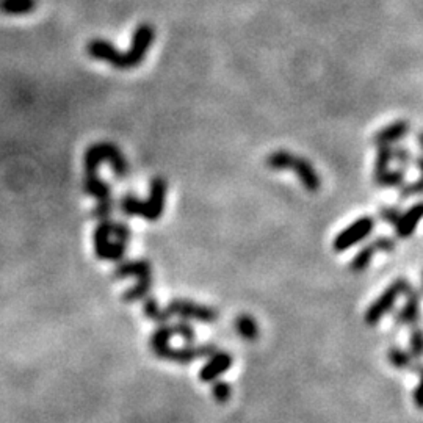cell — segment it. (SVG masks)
<instances>
[{
	"label": "cell",
	"instance_id": "277c9868",
	"mask_svg": "<svg viewBox=\"0 0 423 423\" xmlns=\"http://www.w3.org/2000/svg\"><path fill=\"white\" fill-rule=\"evenodd\" d=\"M155 38V30L151 24H140L132 35L129 50L123 52V69H132L140 64Z\"/></svg>",
	"mask_w": 423,
	"mask_h": 423
},
{
	"label": "cell",
	"instance_id": "d6986e66",
	"mask_svg": "<svg viewBox=\"0 0 423 423\" xmlns=\"http://www.w3.org/2000/svg\"><path fill=\"white\" fill-rule=\"evenodd\" d=\"M234 326L235 331L239 333V335L244 340L253 342L259 337V326H257V321L253 319V315L240 314L235 319Z\"/></svg>",
	"mask_w": 423,
	"mask_h": 423
},
{
	"label": "cell",
	"instance_id": "6da1fadb",
	"mask_svg": "<svg viewBox=\"0 0 423 423\" xmlns=\"http://www.w3.org/2000/svg\"><path fill=\"white\" fill-rule=\"evenodd\" d=\"M168 183L162 176H157L151 182L149 197L146 201H141L134 195H125L120 202V207L127 216H141L148 221L160 220L165 210V202H167Z\"/></svg>",
	"mask_w": 423,
	"mask_h": 423
},
{
	"label": "cell",
	"instance_id": "4dcf8cb0",
	"mask_svg": "<svg viewBox=\"0 0 423 423\" xmlns=\"http://www.w3.org/2000/svg\"><path fill=\"white\" fill-rule=\"evenodd\" d=\"M401 212L396 209V207H381L380 209V218L382 221H387L389 224H394L396 223V220H398Z\"/></svg>",
	"mask_w": 423,
	"mask_h": 423
},
{
	"label": "cell",
	"instance_id": "ffe728a7",
	"mask_svg": "<svg viewBox=\"0 0 423 423\" xmlns=\"http://www.w3.org/2000/svg\"><path fill=\"white\" fill-rule=\"evenodd\" d=\"M389 362L398 370H414L415 373H420V363L415 362L409 352H405L401 348H391L389 349Z\"/></svg>",
	"mask_w": 423,
	"mask_h": 423
},
{
	"label": "cell",
	"instance_id": "2e32d148",
	"mask_svg": "<svg viewBox=\"0 0 423 423\" xmlns=\"http://www.w3.org/2000/svg\"><path fill=\"white\" fill-rule=\"evenodd\" d=\"M137 284L123 293L124 303H135L146 298L152 287V273H144L137 277Z\"/></svg>",
	"mask_w": 423,
	"mask_h": 423
},
{
	"label": "cell",
	"instance_id": "30bf717a",
	"mask_svg": "<svg viewBox=\"0 0 423 423\" xmlns=\"http://www.w3.org/2000/svg\"><path fill=\"white\" fill-rule=\"evenodd\" d=\"M234 358L233 354L228 352H216L209 356V361L206 362V366L201 368L200 372V380L202 382H214L218 378H220L221 375H224L228 372V370L233 367Z\"/></svg>",
	"mask_w": 423,
	"mask_h": 423
},
{
	"label": "cell",
	"instance_id": "8fae6325",
	"mask_svg": "<svg viewBox=\"0 0 423 423\" xmlns=\"http://www.w3.org/2000/svg\"><path fill=\"white\" fill-rule=\"evenodd\" d=\"M422 214H423V204L420 201L412 204L406 212H401L398 220H396V223L394 224L395 234L398 235L400 239H408V237H411L422 220Z\"/></svg>",
	"mask_w": 423,
	"mask_h": 423
},
{
	"label": "cell",
	"instance_id": "44dd1931",
	"mask_svg": "<svg viewBox=\"0 0 423 423\" xmlns=\"http://www.w3.org/2000/svg\"><path fill=\"white\" fill-rule=\"evenodd\" d=\"M38 0H0V11L4 15L21 16L29 15L36 8Z\"/></svg>",
	"mask_w": 423,
	"mask_h": 423
},
{
	"label": "cell",
	"instance_id": "5bb4252c",
	"mask_svg": "<svg viewBox=\"0 0 423 423\" xmlns=\"http://www.w3.org/2000/svg\"><path fill=\"white\" fill-rule=\"evenodd\" d=\"M409 132V123L406 120H398L392 124L386 125V127L380 129L373 135L375 144H394L400 141L401 138H405Z\"/></svg>",
	"mask_w": 423,
	"mask_h": 423
},
{
	"label": "cell",
	"instance_id": "ac0fdd59",
	"mask_svg": "<svg viewBox=\"0 0 423 423\" xmlns=\"http://www.w3.org/2000/svg\"><path fill=\"white\" fill-rule=\"evenodd\" d=\"M144 273H152L151 263L148 261H130L123 262L113 272L115 279H125V277H138Z\"/></svg>",
	"mask_w": 423,
	"mask_h": 423
},
{
	"label": "cell",
	"instance_id": "d4e9b609",
	"mask_svg": "<svg viewBox=\"0 0 423 423\" xmlns=\"http://www.w3.org/2000/svg\"><path fill=\"white\" fill-rule=\"evenodd\" d=\"M409 354L412 356L414 359H419L423 352V335H422V329L419 326H414L411 335H409Z\"/></svg>",
	"mask_w": 423,
	"mask_h": 423
},
{
	"label": "cell",
	"instance_id": "4fadbf2b",
	"mask_svg": "<svg viewBox=\"0 0 423 423\" xmlns=\"http://www.w3.org/2000/svg\"><path fill=\"white\" fill-rule=\"evenodd\" d=\"M92 243H95V253L97 259L109 261L111 253V221L101 220L92 234Z\"/></svg>",
	"mask_w": 423,
	"mask_h": 423
},
{
	"label": "cell",
	"instance_id": "cb8c5ba5",
	"mask_svg": "<svg viewBox=\"0 0 423 423\" xmlns=\"http://www.w3.org/2000/svg\"><path fill=\"white\" fill-rule=\"evenodd\" d=\"M405 177H406L405 168L394 169V171L389 169L380 181H376V185H378V187H386V188L401 187L403 182H405Z\"/></svg>",
	"mask_w": 423,
	"mask_h": 423
},
{
	"label": "cell",
	"instance_id": "f1b7e54d",
	"mask_svg": "<svg viewBox=\"0 0 423 423\" xmlns=\"http://www.w3.org/2000/svg\"><path fill=\"white\" fill-rule=\"evenodd\" d=\"M392 160H395L396 163L400 165L401 168H406L409 163H411L412 157L409 154V151L406 148H392Z\"/></svg>",
	"mask_w": 423,
	"mask_h": 423
},
{
	"label": "cell",
	"instance_id": "83f0119b",
	"mask_svg": "<svg viewBox=\"0 0 423 423\" xmlns=\"http://www.w3.org/2000/svg\"><path fill=\"white\" fill-rule=\"evenodd\" d=\"M173 328H174V335L182 337L185 342H193L196 339L193 326H191L187 321L176 323V325H173Z\"/></svg>",
	"mask_w": 423,
	"mask_h": 423
},
{
	"label": "cell",
	"instance_id": "484cf974",
	"mask_svg": "<svg viewBox=\"0 0 423 423\" xmlns=\"http://www.w3.org/2000/svg\"><path fill=\"white\" fill-rule=\"evenodd\" d=\"M115 209V201L113 197L110 200H104V201H97V206L92 209L91 215L92 218H97V220H110L111 212Z\"/></svg>",
	"mask_w": 423,
	"mask_h": 423
},
{
	"label": "cell",
	"instance_id": "4316f807",
	"mask_svg": "<svg viewBox=\"0 0 423 423\" xmlns=\"http://www.w3.org/2000/svg\"><path fill=\"white\" fill-rule=\"evenodd\" d=\"M212 394H214V398L218 403H226L230 398L233 389H230V386L226 381H214V389H212Z\"/></svg>",
	"mask_w": 423,
	"mask_h": 423
},
{
	"label": "cell",
	"instance_id": "8992f818",
	"mask_svg": "<svg viewBox=\"0 0 423 423\" xmlns=\"http://www.w3.org/2000/svg\"><path fill=\"white\" fill-rule=\"evenodd\" d=\"M168 314L181 317L183 320H195L201 323H214L218 320V312L214 307L190 300H171L167 306Z\"/></svg>",
	"mask_w": 423,
	"mask_h": 423
},
{
	"label": "cell",
	"instance_id": "9c48e42d",
	"mask_svg": "<svg viewBox=\"0 0 423 423\" xmlns=\"http://www.w3.org/2000/svg\"><path fill=\"white\" fill-rule=\"evenodd\" d=\"M87 52L91 58L105 62L116 69H123V52L118 50L113 44L105 39H91L87 44Z\"/></svg>",
	"mask_w": 423,
	"mask_h": 423
},
{
	"label": "cell",
	"instance_id": "7402d4cb",
	"mask_svg": "<svg viewBox=\"0 0 423 423\" xmlns=\"http://www.w3.org/2000/svg\"><path fill=\"white\" fill-rule=\"evenodd\" d=\"M392 163V146L391 144H380L378 152H376L375 160V182L380 181L384 176Z\"/></svg>",
	"mask_w": 423,
	"mask_h": 423
},
{
	"label": "cell",
	"instance_id": "f546056e",
	"mask_svg": "<svg viewBox=\"0 0 423 423\" xmlns=\"http://www.w3.org/2000/svg\"><path fill=\"white\" fill-rule=\"evenodd\" d=\"M419 195H422V179L408 183L400 190V200H408V197L419 196Z\"/></svg>",
	"mask_w": 423,
	"mask_h": 423
},
{
	"label": "cell",
	"instance_id": "5b68a950",
	"mask_svg": "<svg viewBox=\"0 0 423 423\" xmlns=\"http://www.w3.org/2000/svg\"><path fill=\"white\" fill-rule=\"evenodd\" d=\"M375 224L376 221L373 216H368V215L361 216L359 220H356L354 223H352L349 226H347L335 235V239L333 242L334 251H337V253H343V251L353 248L362 240H366L367 237L373 233Z\"/></svg>",
	"mask_w": 423,
	"mask_h": 423
},
{
	"label": "cell",
	"instance_id": "3957f363",
	"mask_svg": "<svg viewBox=\"0 0 423 423\" xmlns=\"http://www.w3.org/2000/svg\"><path fill=\"white\" fill-rule=\"evenodd\" d=\"M411 284H409L405 277H398L395 279L391 286H389L384 292H382L378 298H376L366 312V323L368 326H375L382 320V317L386 314L391 312L394 309L396 300L400 298L401 295H405Z\"/></svg>",
	"mask_w": 423,
	"mask_h": 423
},
{
	"label": "cell",
	"instance_id": "52a82bcc",
	"mask_svg": "<svg viewBox=\"0 0 423 423\" xmlns=\"http://www.w3.org/2000/svg\"><path fill=\"white\" fill-rule=\"evenodd\" d=\"M216 352V347L214 343H206V345L200 347H185V348H171L169 345H165L162 348L155 349V356L160 359L177 362V363H188L196 359L209 358Z\"/></svg>",
	"mask_w": 423,
	"mask_h": 423
},
{
	"label": "cell",
	"instance_id": "ba28073f",
	"mask_svg": "<svg viewBox=\"0 0 423 423\" xmlns=\"http://www.w3.org/2000/svg\"><path fill=\"white\" fill-rule=\"evenodd\" d=\"M395 248L396 242L392 237H378V239L367 243L366 247L359 249V253L353 257L352 263H349V268H352V272L354 273L366 272L378 251H382V253H392Z\"/></svg>",
	"mask_w": 423,
	"mask_h": 423
},
{
	"label": "cell",
	"instance_id": "e0dca14e",
	"mask_svg": "<svg viewBox=\"0 0 423 423\" xmlns=\"http://www.w3.org/2000/svg\"><path fill=\"white\" fill-rule=\"evenodd\" d=\"M83 190H85V193L96 197L97 201L110 200L111 197V187L107 182H104L101 177H99V174L85 176Z\"/></svg>",
	"mask_w": 423,
	"mask_h": 423
},
{
	"label": "cell",
	"instance_id": "1f68e13d",
	"mask_svg": "<svg viewBox=\"0 0 423 423\" xmlns=\"http://www.w3.org/2000/svg\"><path fill=\"white\" fill-rule=\"evenodd\" d=\"M420 384H417V387L414 389V403H415V406H417L419 409L422 408V400H420Z\"/></svg>",
	"mask_w": 423,
	"mask_h": 423
},
{
	"label": "cell",
	"instance_id": "7c38bea8",
	"mask_svg": "<svg viewBox=\"0 0 423 423\" xmlns=\"http://www.w3.org/2000/svg\"><path fill=\"white\" fill-rule=\"evenodd\" d=\"M405 295H408L406 303L405 306L398 310V314H396L395 321L403 326L406 325L412 326L419 321V317H420V293L419 290L412 289L411 286Z\"/></svg>",
	"mask_w": 423,
	"mask_h": 423
},
{
	"label": "cell",
	"instance_id": "603a6c76",
	"mask_svg": "<svg viewBox=\"0 0 423 423\" xmlns=\"http://www.w3.org/2000/svg\"><path fill=\"white\" fill-rule=\"evenodd\" d=\"M144 300V304H143V310H144V315L148 317V319H151L152 321L155 323H160V325H165L169 319L171 315L168 314L167 307H160V304H158L154 298H151V296H146Z\"/></svg>",
	"mask_w": 423,
	"mask_h": 423
},
{
	"label": "cell",
	"instance_id": "7a4b0ae2",
	"mask_svg": "<svg viewBox=\"0 0 423 423\" xmlns=\"http://www.w3.org/2000/svg\"><path fill=\"white\" fill-rule=\"evenodd\" d=\"M267 167L273 171L290 169L298 176L301 185L310 193H317L321 187L320 176L317 173L314 165L307 158L296 157L290 151H275L267 157Z\"/></svg>",
	"mask_w": 423,
	"mask_h": 423
},
{
	"label": "cell",
	"instance_id": "9a60e30c",
	"mask_svg": "<svg viewBox=\"0 0 423 423\" xmlns=\"http://www.w3.org/2000/svg\"><path fill=\"white\" fill-rule=\"evenodd\" d=\"M102 144H104L105 162L110 163L111 171H113V174L118 177V179H124V177L129 174V163L123 155V152L113 143L104 141Z\"/></svg>",
	"mask_w": 423,
	"mask_h": 423
}]
</instances>
